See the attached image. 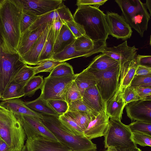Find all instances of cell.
I'll return each mask as SVG.
<instances>
[{
  "mask_svg": "<svg viewBox=\"0 0 151 151\" xmlns=\"http://www.w3.org/2000/svg\"><path fill=\"white\" fill-rule=\"evenodd\" d=\"M23 7L19 0H2L0 6L1 47L5 52L17 53L21 36L20 23Z\"/></svg>",
  "mask_w": 151,
  "mask_h": 151,
  "instance_id": "obj_1",
  "label": "cell"
},
{
  "mask_svg": "<svg viewBox=\"0 0 151 151\" xmlns=\"http://www.w3.org/2000/svg\"><path fill=\"white\" fill-rule=\"evenodd\" d=\"M73 16L75 21L83 26L86 35L93 41H106L109 30L106 15L99 8L81 6Z\"/></svg>",
  "mask_w": 151,
  "mask_h": 151,
  "instance_id": "obj_2",
  "label": "cell"
},
{
  "mask_svg": "<svg viewBox=\"0 0 151 151\" xmlns=\"http://www.w3.org/2000/svg\"><path fill=\"white\" fill-rule=\"evenodd\" d=\"M42 121L58 140L72 151H89L97 149L96 145L84 136L76 135L61 123L58 117L42 114Z\"/></svg>",
  "mask_w": 151,
  "mask_h": 151,
  "instance_id": "obj_3",
  "label": "cell"
},
{
  "mask_svg": "<svg viewBox=\"0 0 151 151\" xmlns=\"http://www.w3.org/2000/svg\"><path fill=\"white\" fill-rule=\"evenodd\" d=\"M26 136L20 120L12 111L0 105V137L11 151H21Z\"/></svg>",
  "mask_w": 151,
  "mask_h": 151,
  "instance_id": "obj_4",
  "label": "cell"
},
{
  "mask_svg": "<svg viewBox=\"0 0 151 151\" xmlns=\"http://www.w3.org/2000/svg\"><path fill=\"white\" fill-rule=\"evenodd\" d=\"M115 1L131 27L143 37L144 32L147 30L150 17L145 3L140 0H116Z\"/></svg>",
  "mask_w": 151,
  "mask_h": 151,
  "instance_id": "obj_5",
  "label": "cell"
},
{
  "mask_svg": "<svg viewBox=\"0 0 151 151\" xmlns=\"http://www.w3.org/2000/svg\"><path fill=\"white\" fill-rule=\"evenodd\" d=\"M109 118V125L104 135L105 148L122 149L137 147L128 126L119 119Z\"/></svg>",
  "mask_w": 151,
  "mask_h": 151,
  "instance_id": "obj_6",
  "label": "cell"
},
{
  "mask_svg": "<svg viewBox=\"0 0 151 151\" xmlns=\"http://www.w3.org/2000/svg\"><path fill=\"white\" fill-rule=\"evenodd\" d=\"M25 64L17 53L4 52L0 47V93L1 96L17 71Z\"/></svg>",
  "mask_w": 151,
  "mask_h": 151,
  "instance_id": "obj_7",
  "label": "cell"
},
{
  "mask_svg": "<svg viewBox=\"0 0 151 151\" xmlns=\"http://www.w3.org/2000/svg\"><path fill=\"white\" fill-rule=\"evenodd\" d=\"M119 69L120 63L105 70L92 73L97 79L96 86L105 105L116 91Z\"/></svg>",
  "mask_w": 151,
  "mask_h": 151,
  "instance_id": "obj_8",
  "label": "cell"
},
{
  "mask_svg": "<svg viewBox=\"0 0 151 151\" xmlns=\"http://www.w3.org/2000/svg\"><path fill=\"white\" fill-rule=\"evenodd\" d=\"M76 75L74 74L60 77L48 76L45 78L40 95L46 101L52 99L64 100V94L66 89L74 80Z\"/></svg>",
  "mask_w": 151,
  "mask_h": 151,
  "instance_id": "obj_9",
  "label": "cell"
},
{
  "mask_svg": "<svg viewBox=\"0 0 151 151\" xmlns=\"http://www.w3.org/2000/svg\"><path fill=\"white\" fill-rule=\"evenodd\" d=\"M15 116L20 121L27 139L44 138L59 141L44 125L42 119L27 115Z\"/></svg>",
  "mask_w": 151,
  "mask_h": 151,
  "instance_id": "obj_10",
  "label": "cell"
},
{
  "mask_svg": "<svg viewBox=\"0 0 151 151\" xmlns=\"http://www.w3.org/2000/svg\"><path fill=\"white\" fill-rule=\"evenodd\" d=\"M106 15L109 35L125 40L130 38L132 33V28L122 15L109 11L107 12Z\"/></svg>",
  "mask_w": 151,
  "mask_h": 151,
  "instance_id": "obj_11",
  "label": "cell"
},
{
  "mask_svg": "<svg viewBox=\"0 0 151 151\" xmlns=\"http://www.w3.org/2000/svg\"><path fill=\"white\" fill-rule=\"evenodd\" d=\"M125 106L127 116L132 121H140L151 124V98L130 102Z\"/></svg>",
  "mask_w": 151,
  "mask_h": 151,
  "instance_id": "obj_12",
  "label": "cell"
},
{
  "mask_svg": "<svg viewBox=\"0 0 151 151\" xmlns=\"http://www.w3.org/2000/svg\"><path fill=\"white\" fill-rule=\"evenodd\" d=\"M23 9L38 16L59 8L63 4L62 0H19Z\"/></svg>",
  "mask_w": 151,
  "mask_h": 151,
  "instance_id": "obj_13",
  "label": "cell"
},
{
  "mask_svg": "<svg viewBox=\"0 0 151 151\" xmlns=\"http://www.w3.org/2000/svg\"><path fill=\"white\" fill-rule=\"evenodd\" d=\"M137 50L134 46H128L127 41L126 40L116 46L106 47L101 52L121 63L135 59L137 56Z\"/></svg>",
  "mask_w": 151,
  "mask_h": 151,
  "instance_id": "obj_14",
  "label": "cell"
},
{
  "mask_svg": "<svg viewBox=\"0 0 151 151\" xmlns=\"http://www.w3.org/2000/svg\"><path fill=\"white\" fill-rule=\"evenodd\" d=\"M27 151H72L59 141L44 138L27 139Z\"/></svg>",
  "mask_w": 151,
  "mask_h": 151,
  "instance_id": "obj_15",
  "label": "cell"
},
{
  "mask_svg": "<svg viewBox=\"0 0 151 151\" xmlns=\"http://www.w3.org/2000/svg\"><path fill=\"white\" fill-rule=\"evenodd\" d=\"M109 119L105 111L100 112L84 131V136L91 140L104 136L109 125Z\"/></svg>",
  "mask_w": 151,
  "mask_h": 151,
  "instance_id": "obj_16",
  "label": "cell"
},
{
  "mask_svg": "<svg viewBox=\"0 0 151 151\" xmlns=\"http://www.w3.org/2000/svg\"><path fill=\"white\" fill-rule=\"evenodd\" d=\"M137 66L135 59L120 63L117 88L114 96L123 93L125 89L130 86Z\"/></svg>",
  "mask_w": 151,
  "mask_h": 151,
  "instance_id": "obj_17",
  "label": "cell"
},
{
  "mask_svg": "<svg viewBox=\"0 0 151 151\" xmlns=\"http://www.w3.org/2000/svg\"><path fill=\"white\" fill-rule=\"evenodd\" d=\"M51 23L48 24L41 36L33 44L30 50L21 57L22 60L26 64L36 65L39 63V57L42 50Z\"/></svg>",
  "mask_w": 151,
  "mask_h": 151,
  "instance_id": "obj_18",
  "label": "cell"
},
{
  "mask_svg": "<svg viewBox=\"0 0 151 151\" xmlns=\"http://www.w3.org/2000/svg\"><path fill=\"white\" fill-rule=\"evenodd\" d=\"M48 24H43L33 30L28 29L22 34L17 50V52L21 57L30 50Z\"/></svg>",
  "mask_w": 151,
  "mask_h": 151,
  "instance_id": "obj_19",
  "label": "cell"
},
{
  "mask_svg": "<svg viewBox=\"0 0 151 151\" xmlns=\"http://www.w3.org/2000/svg\"><path fill=\"white\" fill-rule=\"evenodd\" d=\"M82 99L85 104L96 113L99 114L102 111H106L105 104L96 85L86 89Z\"/></svg>",
  "mask_w": 151,
  "mask_h": 151,
  "instance_id": "obj_20",
  "label": "cell"
},
{
  "mask_svg": "<svg viewBox=\"0 0 151 151\" xmlns=\"http://www.w3.org/2000/svg\"><path fill=\"white\" fill-rule=\"evenodd\" d=\"M0 105L11 111L15 115H25L43 118L42 114L31 109L19 99H12L2 101Z\"/></svg>",
  "mask_w": 151,
  "mask_h": 151,
  "instance_id": "obj_21",
  "label": "cell"
},
{
  "mask_svg": "<svg viewBox=\"0 0 151 151\" xmlns=\"http://www.w3.org/2000/svg\"><path fill=\"white\" fill-rule=\"evenodd\" d=\"M119 62L102 53L96 56L86 69L91 73L103 71L118 65Z\"/></svg>",
  "mask_w": 151,
  "mask_h": 151,
  "instance_id": "obj_22",
  "label": "cell"
},
{
  "mask_svg": "<svg viewBox=\"0 0 151 151\" xmlns=\"http://www.w3.org/2000/svg\"><path fill=\"white\" fill-rule=\"evenodd\" d=\"M76 39L67 26L63 24L55 40L52 57L73 43Z\"/></svg>",
  "mask_w": 151,
  "mask_h": 151,
  "instance_id": "obj_23",
  "label": "cell"
},
{
  "mask_svg": "<svg viewBox=\"0 0 151 151\" xmlns=\"http://www.w3.org/2000/svg\"><path fill=\"white\" fill-rule=\"evenodd\" d=\"M106 112L109 118L121 120L125 105L123 93L113 96L106 104Z\"/></svg>",
  "mask_w": 151,
  "mask_h": 151,
  "instance_id": "obj_24",
  "label": "cell"
},
{
  "mask_svg": "<svg viewBox=\"0 0 151 151\" xmlns=\"http://www.w3.org/2000/svg\"><path fill=\"white\" fill-rule=\"evenodd\" d=\"M74 81L82 97L86 89L96 85L97 79L93 73L86 68L80 73L76 74Z\"/></svg>",
  "mask_w": 151,
  "mask_h": 151,
  "instance_id": "obj_25",
  "label": "cell"
},
{
  "mask_svg": "<svg viewBox=\"0 0 151 151\" xmlns=\"http://www.w3.org/2000/svg\"><path fill=\"white\" fill-rule=\"evenodd\" d=\"M74 42L66 47L61 51L53 55L51 59L63 62L73 58L80 57H88L93 55L91 52L76 50Z\"/></svg>",
  "mask_w": 151,
  "mask_h": 151,
  "instance_id": "obj_26",
  "label": "cell"
},
{
  "mask_svg": "<svg viewBox=\"0 0 151 151\" xmlns=\"http://www.w3.org/2000/svg\"><path fill=\"white\" fill-rule=\"evenodd\" d=\"M65 18L64 10L62 8L59 7L56 10L38 16L36 21L28 29L33 30L43 24L51 23L56 18H58L63 21Z\"/></svg>",
  "mask_w": 151,
  "mask_h": 151,
  "instance_id": "obj_27",
  "label": "cell"
},
{
  "mask_svg": "<svg viewBox=\"0 0 151 151\" xmlns=\"http://www.w3.org/2000/svg\"><path fill=\"white\" fill-rule=\"evenodd\" d=\"M24 103L31 109L42 114L58 117L60 116L52 109L47 101L43 99L40 95L34 100L24 102Z\"/></svg>",
  "mask_w": 151,
  "mask_h": 151,
  "instance_id": "obj_28",
  "label": "cell"
},
{
  "mask_svg": "<svg viewBox=\"0 0 151 151\" xmlns=\"http://www.w3.org/2000/svg\"><path fill=\"white\" fill-rule=\"evenodd\" d=\"M26 83L11 82L1 96L0 101L19 99L24 96V88Z\"/></svg>",
  "mask_w": 151,
  "mask_h": 151,
  "instance_id": "obj_29",
  "label": "cell"
},
{
  "mask_svg": "<svg viewBox=\"0 0 151 151\" xmlns=\"http://www.w3.org/2000/svg\"><path fill=\"white\" fill-rule=\"evenodd\" d=\"M65 113L77 124L83 132L96 117L89 113L79 111H68Z\"/></svg>",
  "mask_w": 151,
  "mask_h": 151,
  "instance_id": "obj_30",
  "label": "cell"
},
{
  "mask_svg": "<svg viewBox=\"0 0 151 151\" xmlns=\"http://www.w3.org/2000/svg\"><path fill=\"white\" fill-rule=\"evenodd\" d=\"M55 41L54 31L51 23L42 50L39 57V63L46 60L51 59Z\"/></svg>",
  "mask_w": 151,
  "mask_h": 151,
  "instance_id": "obj_31",
  "label": "cell"
},
{
  "mask_svg": "<svg viewBox=\"0 0 151 151\" xmlns=\"http://www.w3.org/2000/svg\"><path fill=\"white\" fill-rule=\"evenodd\" d=\"M35 75L33 67L25 64L17 71L11 82L26 83Z\"/></svg>",
  "mask_w": 151,
  "mask_h": 151,
  "instance_id": "obj_32",
  "label": "cell"
},
{
  "mask_svg": "<svg viewBox=\"0 0 151 151\" xmlns=\"http://www.w3.org/2000/svg\"><path fill=\"white\" fill-rule=\"evenodd\" d=\"M43 76H34L27 83L24 88V97H31L39 89H41L43 84Z\"/></svg>",
  "mask_w": 151,
  "mask_h": 151,
  "instance_id": "obj_33",
  "label": "cell"
},
{
  "mask_svg": "<svg viewBox=\"0 0 151 151\" xmlns=\"http://www.w3.org/2000/svg\"><path fill=\"white\" fill-rule=\"evenodd\" d=\"M58 117L61 123L70 132L76 135L84 136L83 131L66 113L60 115Z\"/></svg>",
  "mask_w": 151,
  "mask_h": 151,
  "instance_id": "obj_34",
  "label": "cell"
},
{
  "mask_svg": "<svg viewBox=\"0 0 151 151\" xmlns=\"http://www.w3.org/2000/svg\"><path fill=\"white\" fill-rule=\"evenodd\" d=\"M74 74L72 66L66 62H63L55 67L48 76L60 77L71 76Z\"/></svg>",
  "mask_w": 151,
  "mask_h": 151,
  "instance_id": "obj_35",
  "label": "cell"
},
{
  "mask_svg": "<svg viewBox=\"0 0 151 151\" xmlns=\"http://www.w3.org/2000/svg\"><path fill=\"white\" fill-rule=\"evenodd\" d=\"M82 96L76 83L73 81L68 86L64 94V99L68 104Z\"/></svg>",
  "mask_w": 151,
  "mask_h": 151,
  "instance_id": "obj_36",
  "label": "cell"
},
{
  "mask_svg": "<svg viewBox=\"0 0 151 151\" xmlns=\"http://www.w3.org/2000/svg\"><path fill=\"white\" fill-rule=\"evenodd\" d=\"M38 16L31 12L23 9L20 23L21 33L29 29L35 22Z\"/></svg>",
  "mask_w": 151,
  "mask_h": 151,
  "instance_id": "obj_37",
  "label": "cell"
},
{
  "mask_svg": "<svg viewBox=\"0 0 151 151\" xmlns=\"http://www.w3.org/2000/svg\"><path fill=\"white\" fill-rule=\"evenodd\" d=\"M62 63L52 59L40 62L37 66L33 67L35 74L43 72L50 73L55 67Z\"/></svg>",
  "mask_w": 151,
  "mask_h": 151,
  "instance_id": "obj_38",
  "label": "cell"
},
{
  "mask_svg": "<svg viewBox=\"0 0 151 151\" xmlns=\"http://www.w3.org/2000/svg\"><path fill=\"white\" fill-rule=\"evenodd\" d=\"M132 132H137L151 136V124L145 122L136 121L128 125Z\"/></svg>",
  "mask_w": 151,
  "mask_h": 151,
  "instance_id": "obj_39",
  "label": "cell"
},
{
  "mask_svg": "<svg viewBox=\"0 0 151 151\" xmlns=\"http://www.w3.org/2000/svg\"><path fill=\"white\" fill-rule=\"evenodd\" d=\"M47 101L52 109L60 115L66 113L68 110V104L64 100L52 99Z\"/></svg>",
  "mask_w": 151,
  "mask_h": 151,
  "instance_id": "obj_40",
  "label": "cell"
},
{
  "mask_svg": "<svg viewBox=\"0 0 151 151\" xmlns=\"http://www.w3.org/2000/svg\"><path fill=\"white\" fill-rule=\"evenodd\" d=\"M130 86L134 87H151V74L145 76L135 75Z\"/></svg>",
  "mask_w": 151,
  "mask_h": 151,
  "instance_id": "obj_41",
  "label": "cell"
},
{
  "mask_svg": "<svg viewBox=\"0 0 151 151\" xmlns=\"http://www.w3.org/2000/svg\"><path fill=\"white\" fill-rule=\"evenodd\" d=\"M68 111H79L86 112L96 116L98 114L94 112L89 108L83 103L81 98L75 101L68 104Z\"/></svg>",
  "mask_w": 151,
  "mask_h": 151,
  "instance_id": "obj_42",
  "label": "cell"
},
{
  "mask_svg": "<svg viewBox=\"0 0 151 151\" xmlns=\"http://www.w3.org/2000/svg\"><path fill=\"white\" fill-rule=\"evenodd\" d=\"M132 138L135 144L141 146H151V136L145 134L137 132H132Z\"/></svg>",
  "mask_w": 151,
  "mask_h": 151,
  "instance_id": "obj_43",
  "label": "cell"
},
{
  "mask_svg": "<svg viewBox=\"0 0 151 151\" xmlns=\"http://www.w3.org/2000/svg\"><path fill=\"white\" fill-rule=\"evenodd\" d=\"M65 24L68 27L76 38L86 34L83 26L76 22L74 19L67 21Z\"/></svg>",
  "mask_w": 151,
  "mask_h": 151,
  "instance_id": "obj_44",
  "label": "cell"
},
{
  "mask_svg": "<svg viewBox=\"0 0 151 151\" xmlns=\"http://www.w3.org/2000/svg\"><path fill=\"white\" fill-rule=\"evenodd\" d=\"M123 95L125 106L130 102L140 99L133 87H127L124 91Z\"/></svg>",
  "mask_w": 151,
  "mask_h": 151,
  "instance_id": "obj_45",
  "label": "cell"
},
{
  "mask_svg": "<svg viewBox=\"0 0 151 151\" xmlns=\"http://www.w3.org/2000/svg\"><path fill=\"white\" fill-rule=\"evenodd\" d=\"M107 0H78L77 1L76 5L81 6H90L99 8L100 6L104 4Z\"/></svg>",
  "mask_w": 151,
  "mask_h": 151,
  "instance_id": "obj_46",
  "label": "cell"
},
{
  "mask_svg": "<svg viewBox=\"0 0 151 151\" xmlns=\"http://www.w3.org/2000/svg\"><path fill=\"white\" fill-rule=\"evenodd\" d=\"M134 88L140 99L151 98V87H137Z\"/></svg>",
  "mask_w": 151,
  "mask_h": 151,
  "instance_id": "obj_47",
  "label": "cell"
},
{
  "mask_svg": "<svg viewBox=\"0 0 151 151\" xmlns=\"http://www.w3.org/2000/svg\"><path fill=\"white\" fill-rule=\"evenodd\" d=\"M135 60L137 65H140L151 67V56L138 55Z\"/></svg>",
  "mask_w": 151,
  "mask_h": 151,
  "instance_id": "obj_48",
  "label": "cell"
},
{
  "mask_svg": "<svg viewBox=\"0 0 151 151\" xmlns=\"http://www.w3.org/2000/svg\"><path fill=\"white\" fill-rule=\"evenodd\" d=\"M151 74V67L146 66L137 65L135 75L145 76Z\"/></svg>",
  "mask_w": 151,
  "mask_h": 151,
  "instance_id": "obj_49",
  "label": "cell"
},
{
  "mask_svg": "<svg viewBox=\"0 0 151 151\" xmlns=\"http://www.w3.org/2000/svg\"><path fill=\"white\" fill-rule=\"evenodd\" d=\"M63 24L62 21L58 18L55 19L52 23L55 40Z\"/></svg>",
  "mask_w": 151,
  "mask_h": 151,
  "instance_id": "obj_50",
  "label": "cell"
},
{
  "mask_svg": "<svg viewBox=\"0 0 151 151\" xmlns=\"http://www.w3.org/2000/svg\"><path fill=\"white\" fill-rule=\"evenodd\" d=\"M112 151H141V150L137 147H130L122 149H116L113 148H109L107 149Z\"/></svg>",
  "mask_w": 151,
  "mask_h": 151,
  "instance_id": "obj_51",
  "label": "cell"
},
{
  "mask_svg": "<svg viewBox=\"0 0 151 151\" xmlns=\"http://www.w3.org/2000/svg\"><path fill=\"white\" fill-rule=\"evenodd\" d=\"M0 151H11L7 145L3 141L0 147Z\"/></svg>",
  "mask_w": 151,
  "mask_h": 151,
  "instance_id": "obj_52",
  "label": "cell"
},
{
  "mask_svg": "<svg viewBox=\"0 0 151 151\" xmlns=\"http://www.w3.org/2000/svg\"><path fill=\"white\" fill-rule=\"evenodd\" d=\"M145 6L147 9H148L150 12V15L151 16V0H147L146 2L145 3Z\"/></svg>",
  "mask_w": 151,
  "mask_h": 151,
  "instance_id": "obj_53",
  "label": "cell"
},
{
  "mask_svg": "<svg viewBox=\"0 0 151 151\" xmlns=\"http://www.w3.org/2000/svg\"><path fill=\"white\" fill-rule=\"evenodd\" d=\"M21 151H27L26 146L24 145Z\"/></svg>",
  "mask_w": 151,
  "mask_h": 151,
  "instance_id": "obj_54",
  "label": "cell"
},
{
  "mask_svg": "<svg viewBox=\"0 0 151 151\" xmlns=\"http://www.w3.org/2000/svg\"><path fill=\"white\" fill-rule=\"evenodd\" d=\"M3 140L0 137V147L3 142Z\"/></svg>",
  "mask_w": 151,
  "mask_h": 151,
  "instance_id": "obj_55",
  "label": "cell"
},
{
  "mask_svg": "<svg viewBox=\"0 0 151 151\" xmlns=\"http://www.w3.org/2000/svg\"><path fill=\"white\" fill-rule=\"evenodd\" d=\"M89 151H98L96 150H90Z\"/></svg>",
  "mask_w": 151,
  "mask_h": 151,
  "instance_id": "obj_56",
  "label": "cell"
},
{
  "mask_svg": "<svg viewBox=\"0 0 151 151\" xmlns=\"http://www.w3.org/2000/svg\"><path fill=\"white\" fill-rule=\"evenodd\" d=\"M2 1V0H0V5H1V3Z\"/></svg>",
  "mask_w": 151,
  "mask_h": 151,
  "instance_id": "obj_57",
  "label": "cell"
},
{
  "mask_svg": "<svg viewBox=\"0 0 151 151\" xmlns=\"http://www.w3.org/2000/svg\"><path fill=\"white\" fill-rule=\"evenodd\" d=\"M105 151H111V150H109L107 149V150H106Z\"/></svg>",
  "mask_w": 151,
  "mask_h": 151,
  "instance_id": "obj_58",
  "label": "cell"
},
{
  "mask_svg": "<svg viewBox=\"0 0 151 151\" xmlns=\"http://www.w3.org/2000/svg\"><path fill=\"white\" fill-rule=\"evenodd\" d=\"M1 98V93H0V101Z\"/></svg>",
  "mask_w": 151,
  "mask_h": 151,
  "instance_id": "obj_59",
  "label": "cell"
}]
</instances>
